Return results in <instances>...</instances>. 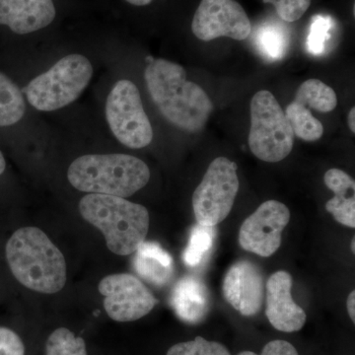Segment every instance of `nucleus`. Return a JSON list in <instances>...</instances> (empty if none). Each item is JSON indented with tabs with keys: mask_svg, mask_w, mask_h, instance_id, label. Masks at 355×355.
<instances>
[{
	"mask_svg": "<svg viewBox=\"0 0 355 355\" xmlns=\"http://www.w3.org/2000/svg\"><path fill=\"white\" fill-rule=\"evenodd\" d=\"M135 252L133 266L142 279L159 286L170 282L174 273L173 259L158 243L142 242Z\"/></svg>",
	"mask_w": 355,
	"mask_h": 355,
	"instance_id": "17",
	"label": "nucleus"
},
{
	"mask_svg": "<svg viewBox=\"0 0 355 355\" xmlns=\"http://www.w3.org/2000/svg\"><path fill=\"white\" fill-rule=\"evenodd\" d=\"M265 3L275 6L280 19L294 22L304 15L310 7L311 0H263Z\"/></svg>",
	"mask_w": 355,
	"mask_h": 355,
	"instance_id": "26",
	"label": "nucleus"
},
{
	"mask_svg": "<svg viewBox=\"0 0 355 355\" xmlns=\"http://www.w3.org/2000/svg\"><path fill=\"white\" fill-rule=\"evenodd\" d=\"M55 15L53 0H0V25L17 35L44 29Z\"/></svg>",
	"mask_w": 355,
	"mask_h": 355,
	"instance_id": "14",
	"label": "nucleus"
},
{
	"mask_svg": "<svg viewBox=\"0 0 355 355\" xmlns=\"http://www.w3.org/2000/svg\"><path fill=\"white\" fill-rule=\"evenodd\" d=\"M6 158H4L3 154H2L1 150H0V176L6 172Z\"/></svg>",
	"mask_w": 355,
	"mask_h": 355,
	"instance_id": "32",
	"label": "nucleus"
},
{
	"mask_svg": "<svg viewBox=\"0 0 355 355\" xmlns=\"http://www.w3.org/2000/svg\"><path fill=\"white\" fill-rule=\"evenodd\" d=\"M224 297L243 316L260 312L265 298V279L260 268L249 261H239L229 268L223 282Z\"/></svg>",
	"mask_w": 355,
	"mask_h": 355,
	"instance_id": "12",
	"label": "nucleus"
},
{
	"mask_svg": "<svg viewBox=\"0 0 355 355\" xmlns=\"http://www.w3.org/2000/svg\"><path fill=\"white\" fill-rule=\"evenodd\" d=\"M25 347L17 334L0 327V355H24Z\"/></svg>",
	"mask_w": 355,
	"mask_h": 355,
	"instance_id": "27",
	"label": "nucleus"
},
{
	"mask_svg": "<svg viewBox=\"0 0 355 355\" xmlns=\"http://www.w3.org/2000/svg\"><path fill=\"white\" fill-rule=\"evenodd\" d=\"M209 292L197 277H186L174 287L171 297L177 316L189 324L202 322L209 311Z\"/></svg>",
	"mask_w": 355,
	"mask_h": 355,
	"instance_id": "15",
	"label": "nucleus"
},
{
	"mask_svg": "<svg viewBox=\"0 0 355 355\" xmlns=\"http://www.w3.org/2000/svg\"><path fill=\"white\" fill-rule=\"evenodd\" d=\"M167 355H231L223 345L207 340L202 336L195 340L179 343L168 350Z\"/></svg>",
	"mask_w": 355,
	"mask_h": 355,
	"instance_id": "25",
	"label": "nucleus"
},
{
	"mask_svg": "<svg viewBox=\"0 0 355 355\" xmlns=\"http://www.w3.org/2000/svg\"><path fill=\"white\" fill-rule=\"evenodd\" d=\"M324 184L335 193V197L326 203V209L338 223L355 227V182L347 173L331 169L324 174Z\"/></svg>",
	"mask_w": 355,
	"mask_h": 355,
	"instance_id": "16",
	"label": "nucleus"
},
{
	"mask_svg": "<svg viewBox=\"0 0 355 355\" xmlns=\"http://www.w3.org/2000/svg\"><path fill=\"white\" fill-rule=\"evenodd\" d=\"M257 50L268 60H279L288 50V32L277 23H265L254 32Z\"/></svg>",
	"mask_w": 355,
	"mask_h": 355,
	"instance_id": "18",
	"label": "nucleus"
},
{
	"mask_svg": "<svg viewBox=\"0 0 355 355\" xmlns=\"http://www.w3.org/2000/svg\"><path fill=\"white\" fill-rule=\"evenodd\" d=\"M294 135L286 113L268 91H259L251 101L249 146L257 158L275 163L291 154Z\"/></svg>",
	"mask_w": 355,
	"mask_h": 355,
	"instance_id": "6",
	"label": "nucleus"
},
{
	"mask_svg": "<svg viewBox=\"0 0 355 355\" xmlns=\"http://www.w3.org/2000/svg\"><path fill=\"white\" fill-rule=\"evenodd\" d=\"M46 355H88L85 342L69 329L53 331L46 345Z\"/></svg>",
	"mask_w": 355,
	"mask_h": 355,
	"instance_id": "23",
	"label": "nucleus"
},
{
	"mask_svg": "<svg viewBox=\"0 0 355 355\" xmlns=\"http://www.w3.org/2000/svg\"><path fill=\"white\" fill-rule=\"evenodd\" d=\"M291 219L288 207L277 200L261 203L243 222L239 231L240 246L245 251L268 258L282 245V231Z\"/></svg>",
	"mask_w": 355,
	"mask_h": 355,
	"instance_id": "11",
	"label": "nucleus"
},
{
	"mask_svg": "<svg viewBox=\"0 0 355 355\" xmlns=\"http://www.w3.org/2000/svg\"><path fill=\"white\" fill-rule=\"evenodd\" d=\"M107 121L114 137L128 148H144L151 144L153 130L144 111L139 88L121 79L114 84L105 107Z\"/></svg>",
	"mask_w": 355,
	"mask_h": 355,
	"instance_id": "7",
	"label": "nucleus"
},
{
	"mask_svg": "<svg viewBox=\"0 0 355 355\" xmlns=\"http://www.w3.org/2000/svg\"><path fill=\"white\" fill-rule=\"evenodd\" d=\"M144 79L166 120L187 132H198L205 127L214 105L200 86L187 79L183 67L163 58L151 60Z\"/></svg>",
	"mask_w": 355,
	"mask_h": 355,
	"instance_id": "1",
	"label": "nucleus"
},
{
	"mask_svg": "<svg viewBox=\"0 0 355 355\" xmlns=\"http://www.w3.org/2000/svg\"><path fill=\"white\" fill-rule=\"evenodd\" d=\"M294 101L316 110L322 113L334 111L338 105V98L333 88L319 79H309L301 84Z\"/></svg>",
	"mask_w": 355,
	"mask_h": 355,
	"instance_id": "20",
	"label": "nucleus"
},
{
	"mask_svg": "<svg viewBox=\"0 0 355 355\" xmlns=\"http://www.w3.org/2000/svg\"><path fill=\"white\" fill-rule=\"evenodd\" d=\"M347 121H349V130H352V132H355V109L352 108L350 110L349 113V118H347Z\"/></svg>",
	"mask_w": 355,
	"mask_h": 355,
	"instance_id": "30",
	"label": "nucleus"
},
{
	"mask_svg": "<svg viewBox=\"0 0 355 355\" xmlns=\"http://www.w3.org/2000/svg\"><path fill=\"white\" fill-rule=\"evenodd\" d=\"M81 216L99 229L112 253L128 256L146 241L149 214L144 205L125 198L89 193L79 202Z\"/></svg>",
	"mask_w": 355,
	"mask_h": 355,
	"instance_id": "4",
	"label": "nucleus"
},
{
	"mask_svg": "<svg viewBox=\"0 0 355 355\" xmlns=\"http://www.w3.org/2000/svg\"><path fill=\"white\" fill-rule=\"evenodd\" d=\"M350 248H352V253L354 254V252H355V238H354V239H352V245H350Z\"/></svg>",
	"mask_w": 355,
	"mask_h": 355,
	"instance_id": "33",
	"label": "nucleus"
},
{
	"mask_svg": "<svg viewBox=\"0 0 355 355\" xmlns=\"http://www.w3.org/2000/svg\"><path fill=\"white\" fill-rule=\"evenodd\" d=\"M11 272L22 286L44 294L57 293L67 282L64 254L41 229H18L6 244Z\"/></svg>",
	"mask_w": 355,
	"mask_h": 355,
	"instance_id": "2",
	"label": "nucleus"
},
{
	"mask_svg": "<svg viewBox=\"0 0 355 355\" xmlns=\"http://www.w3.org/2000/svg\"><path fill=\"white\" fill-rule=\"evenodd\" d=\"M334 27L335 21L330 16L316 15L313 17L306 42V46L311 55H321L324 53Z\"/></svg>",
	"mask_w": 355,
	"mask_h": 355,
	"instance_id": "24",
	"label": "nucleus"
},
{
	"mask_svg": "<svg viewBox=\"0 0 355 355\" xmlns=\"http://www.w3.org/2000/svg\"><path fill=\"white\" fill-rule=\"evenodd\" d=\"M67 179L76 190L128 198L146 186L148 166L128 154H89L69 166Z\"/></svg>",
	"mask_w": 355,
	"mask_h": 355,
	"instance_id": "3",
	"label": "nucleus"
},
{
	"mask_svg": "<svg viewBox=\"0 0 355 355\" xmlns=\"http://www.w3.org/2000/svg\"><path fill=\"white\" fill-rule=\"evenodd\" d=\"M191 30L205 42L220 37L243 41L251 34L252 25L244 8L235 0H202Z\"/></svg>",
	"mask_w": 355,
	"mask_h": 355,
	"instance_id": "10",
	"label": "nucleus"
},
{
	"mask_svg": "<svg viewBox=\"0 0 355 355\" xmlns=\"http://www.w3.org/2000/svg\"><path fill=\"white\" fill-rule=\"evenodd\" d=\"M104 307L116 322H133L146 316L158 300L137 277L128 273L108 275L100 282Z\"/></svg>",
	"mask_w": 355,
	"mask_h": 355,
	"instance_id": "9",
	"label": "nucleus"
},
{
	"mask_svg": "<svg viewBox=\"0 0 355 355\" xmlns=\"http://www.w3.org/2000/svg\"><path fill=\"white\" fill-rule=\"evenodd\" d=\"M286 119L294 135L305 141H316L324 133L323 125L317 120L310 110L293 101L286 110Z\"/></svg>",
	"mask_w": 355,
	"mask_h": 355,
	"instance_id": "21",
	"label": "nucleus"
},
{
	"mask_svg": "<svg viewBox=\"0 0 355 355\" xmlns=\"http://www.w3.org/2000/svg\"><path fill=\"white\" fill-rule=\"evenodd\" d=\"M214 227L198 224L193 228L190 241L184 252V261L191 268L200 266L209 256L216 238Z\"/></svg>",
	"mask_w": 355,
	"mask_h": 355,
	"instance_id": "22",
	"label": "nucleus"
},
{
	"mask_svg": "<svg viewBox=\"0 0 355 355\" xmlns=\"http://www.w3.org/2000/svg\"><path fill=\"white\" fill-rule=\"evenodd\" d=\"M347 312H349V315L350 319L352 320V322H355V292L352 291L349 293V297H347Z\"/></svg>",
	"mask_w": 355,
	"mask_h": 355,
	"instance_id": "29",
	"label": "nucleus"
},
{
	"mask_svg": "<svg viewBox=\"0 0 355 355\" xmlns=\"http://www.w3.org/2000/svg\"><path fill=\"white\" fill-rule=\"evenodd\" d=\"M125 1L135 6H146L150 4L153 0H125Z\"/></svg>",
	"mask_w": 355,
	"mask_h": 355,
	"instance_id": "31",
	"label": "nucleus"
},
{
	"mask_svg": "<svg viewBox=\"0 0 355 355\" xmlns=\"http://www.w3.org/2000/svg\"><path fill=\"white\" fill-rule=\"evenodd\" d=\"M292 277L286 270L270 275L266 284V315L273 328L284 333L300 331L306 323L305 311L291 295Z\"/></svg>",
	"mask_w": 355,
	"mask_h": 355,
	"instance_id": "13",
	"label": "nucleus"
},
{
	"mask_svg": "<svg viewBox=\"0 0 355 355\" xmlns=\"http://www.w3.org/2000/svg\"><path fill=\"white\" fill-rule=\"evenodd\" d=\"M237 169V164L226 157H217L210 163L193 191V209L198 224L214 227L229 216L239 191Z\"/></svg>",
	"mask_w": 355,
	"mask_h": 355,
	"instance_id": "8",
	"label": "nucleus"
},
{
	"mask_svg": "<svg viewBox=\"0 0 355 355\" xmlns=\"http://www.w3.org/2000/svg\"><path fill=\"white\" fill-rule=\"evenodd\" d=\"M93 72L87 58L71 53L30 81L22 92L33 108L40 112L57 111L80 97L88 87Z\"/></svg>",
	"mask_w": 355,
	"mask_h": 355,
	"instance_id": "5",
	"label": "nucleus"
},
{
	"mask_svg": "<svg viewBox=\"0 0 355 355\" xmlns=\"http://www.w3.org/2000/svg\"><path fill=\"white\" fill-rule=\"evenodd\" d=\"M26 113L22 90L0 71V128L11 127L22 120Z\"/></svg>",
	"mask_w": 355,
	"mask_h": 355,
	"instance_id": "19",
	"label": "nucleus"
},
{
	"mask_svg": "<svg viewBox=\"0 0 355 355\" xmlns=\"http://www.w3.org/2000/svg\"><path fill=\"white\" fill-rule=\"evenodd\" d=\"M238 355H299L297 350L286 340H275L266 343L261 354L253 352H242Z\"/></svg>",
	"mask_w": 355,
	"mask_h": 355,
	"instance_id": "28",
	"label": "nucleus"
}]
</instances>
